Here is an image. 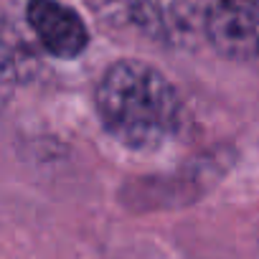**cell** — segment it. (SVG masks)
<instances>
[{"instance_id": "obj_3", "label": "cell", "mask_w": 259, "mask_h": 259, "mask_svg": "<svg viewBox=\"0 0 259 259\" xmlns=\"http://www.w3.org/2000/svg\"><path fill=\"white\" fill-rule=\"evenodd\" d=\"M135 26L160 46L188 49L203 33V0H127Z\"/></svg>"}, {"instance_id": "obj_5", "label": "cell", "mask_w": 259, "mask_h": 259, "mask_svg": "<svg viewBox=\"0 0 259 259\" xmlns=\"http://www.w3.org/2000/svg\"><path fill=\"white\" fill-rule=\"evenodd\" d=\"M18 79H21V64H18L16 54L6 44H0V112L11 102Z\"/></svg>"}, {"instance_id": "obj_1", "label": "cell", "mask_w": 259, "mask_h": 259, "mask_svg": "<svg viewBox=\"0 0 259 259\" xmlns=\"http://www.w3.org/2000/svg\"><path fill=\"white\" fill-rule=\"evenodd\" d=\"M94 104L107 133L135 153L160 150L183 122L178 89L163 71L138 59H122L102 74Z\"/></svg>"}, {"instance_id": "obj_4", "label": "cell", "mask_w": 259, "mask_h": 259, "mask_svg": "<svg viewBox=\"0 0 259 259\" xmlns=\"http://www.w3.org/2000/svg\"><path fill=\"white\" fill-rule=\"evenodd\" d=\"M26 18L41 49L56 59H76L89 44L81 16L59 0H31Z\"/></svg>"}, {"instance_id": "obj_2", "label": "cell", "mask_w": 259, "mask_h": 259, "mask_svg": "<svg viewBox=\"0 0 259 259\" xmlns=\"http://www.w3.org/2000/svg\"><path fill=\"white\" fill-rule=\"evenodd\" d=\"M203 36L231 61L259 59V0H208Z\"/></svg>"}]
</instances>
